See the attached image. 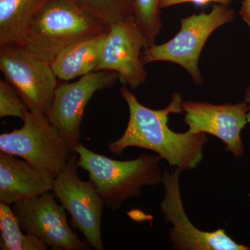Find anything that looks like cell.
<instances>
[{"instance_id":"21","label":"cell","mask_w":250,"mask_h":250,"mask_svg":"<svg viewBox=\"0 0 250 250\" xmlns=\"http://www.w3.org/2000/svg\"><path fill=\"white\" fill-rule=\"evenodd\" d=\"M240 15L250 28V0H243Z\"/></svg>"},{"instance_id":"20","label":"cell","mask_w":250,"mask_h":250,"mask_svg":"<svg viewBox=\"0 0 250 250\" xmlns=\"http://www.w3.org/2000/svg\"><path fill=\"white\" fill-rule=\"evenodd\" d=\"M234 0H161L159 7H170L174 5L184 4V3H194L197 5H205L207 3L215 2V4L229 5Z\"/></svg>"},{"instance_id":"8","label":"cell","mask_w":250,"mask_h":250,"mask_svg":"<svg viewBox=\"0 0 250 250\" xmlns=\"http://www.w3.org/2000/svg\"><path fill=\"white\" fill-rule=\"evenodd\" d=\"M181 171H163L164 196L161 213L166 223L172 224L168 232L172 249L177 250H250V246L240 244L223 229L213 231L199 229L188 218L179 187Z\"/></svg>"},{"instance_id":"3","label":"cell","mask_w":250,"mask_h":250,"mask_svg":"<svg viewBox=\"0 0 250 250\" xmlns=\"http://www.w3.org/2000/svg\"><path fill=\"white\" fill-rule=\"evenodd\" d=\"M106 25L64 0H47L34 16L22 47L52 63L63 49L108 32Z\"/></svg>"},{"instance_id":"5","label":"cell","mask_w":250,"mask_h":250,"mask_svg":"<svg viewBox=\"0 0 250 250\" xmlns=\"http://www.w3.org/2000/svg\"><path fill=\"white\" fill-rule=\"evenodd\" d=\"M235 12L228 5L215 4L208 14L201 13L181 19V29L171 40L143 49L141 59L145 64L168 62L183 67L194 82L203 83L199 69L202 49L210 34L220 26L231 22Z\"/></svg>"},{"instance_id":"14","label":"cell","mask_w":250,"mask_h":250,"mask_svg":"<svg viewBox=\"0 0 250 250\" xmlns=\"http://www.w3.org/2000/svg\"><path fill=\"white\" fill-rule=\"evenodd\" d=\"M106 34L78 41L59 53L51 63L57 78L69 81L96 72Z\"/></svg>"},{"instance_id":"9","label":"cell","mask_w":250,"mask_h":250,"mask_svg":"<svg viewBox=\"0 0 250 250\" xmlns=\"http://www.w3.org/2000/svg\"><path fill=\"white\" fill-rule=\"evenodd\" d=\"M50 192L14 204L13 211L22 231L37 237L54 250L89 249L90 245L81 241L72 231L66 209L57 204L55 194Z\"/></svg>"},{"instance_id":"17","label":"cell","mask_w":250,"mask_h":250,"mask_svg":"<svg viewBox=\"0 0 250 250\" xmlns=\"http://www.w3.org/2000/svg\"><path fill=\"white\" fill-rule=\"evenodd\" d=\"M110 26L133 16L132 0H64Z\"/></svg>"},{"instance_id":"1","label":"cell","mask_w":250,"mask_h":250,"mask_svg":"<svg viewBox=\"0 0 250 250\" xmlns=\"http://www.w3.org/2000/svg\"><path fill=\"white\" fill-rule=\"evenodd\" d=\"M121 93L129 107V119L123 136L108 144L113 154L120 156L126 148L136 147L153 151L181 172L198 166L208 141L207 134H193L188 130L176 133L167 125L170 114L184 113L180 94H173L167 107L155 110L141 104L126 87L121 88Z\"/></svg>"},{"instance_id":"12","label":"cell","mask_w":250,"mask_h":250,"mask_svg":"<svg viewBox=\"0 0 250 250\" xmlns=\"http://www.w3.org/2000/svg\"><path fill=\"white\" fill-rule=\"evenodd\" d=\"M184 122L193 134L205 133L221 140L225 149L236 159L244 154L241 131L248 123V104H212L202 102H183Z\"/></svg>"},{"instance_id":"23","label":"cell","mask_w":250,"mask_h":250,"mask_svg":"<svg viewBox=\"0 0 250 250\" xmlns=\"http://www.w3.org/2000/svg\"><path fill=\"white\" fill-rule=\"evenodd\" d=\"M249 197H250V195H249Z\"/></svg>"},{"instance_id":"10","label":"cell","mask_w":250,"mask_h":250,"mask_svg":"<svg viewBox=\"0 0 250 250\" xmlns=\"http://www.w3.org/2000/svg\"><path fill=\"white\" fill-rule=\"evenodd\" d=\"M118 80L116 72L100 70L81 77L73 83L57 85L47 118L73 149L80 143L81 125L87 104L96 92L111 88Z\"/></svg>"},{"instance_id":"18","label":"cell","mask_w":250,"mask_h":250,"mask_svg":"<svg viewBox=\"0 0 250 250\" xmlns=\"http://www.w3.org/2000/svg\"><path fill=\"white\" fill-rule=\"evenodd\" d=\"M160 1L132 0L135 20L146 37L149 47L155 44L156 38L162 27L159 7Z\"/></svg>"},{"instance_id":"11","label":"cell","mask_w":250,"mask_h":250,"mask_svg":"<svg viewBox=\"0 0 250 250\" xmlns=\"http://www.w3.org/2000/svg\"><path fill=\"white\" fill-rule=\"evenodd\" d=\"M148 47L134 15L111 24L97 71L116 72L123 85L138 88L147 79V72L141 53Z\"/></svg>"},{"instance_id":"15","label":"cell","mask_w":250,"mask_h":250,"mask_svg":"<svg viewBox=\"0 0 250 250\" xmlns=\"http://www.w3.org/2000/svg\"><path fill=\"white\" fill-rule=\"evenodd\" d=\"M47 0H0V47L22 46L34 16Z\"/></svg>"},{"instance_id":"6","label":"cell","mask_w":250,"mask_h":250,"mask_svg":"<svg viewBox=\"0 0 250 250\" xmlns=\"http://www.w3.org/2000/svg\"><path fill=\"white\" fill-rule=\"evenodd\" d=\"M0 70L29 111L47 116L59 84L50 63L22 46L4 45L0 47Z\"/></svg>"},{"instance_id":"4","label":"cell","mask_w":250,"mask_h":250,"mask_svg":"<svg viewBox=\"0 0 250 250\" xmlns=\"http://www.w3.org/2000/svg\"><path fill=\"white\" fill-rule=\"evenodd\" d=\"M22 121L21 129L0 135V150L56 178L76 152L47 116L29 111Z\"/></svg>"},{"instance_id":"13","label":"cell","mask_w":250,"mask_h":250,"mask_svg":"<svg viewBox=\"0 0 250 250\" xmlns=\"http://www.w3.org/2000/svg\"><path fill=\"white\" fill-rule=\"evenodd\" d=\"M55 178L27 161L0 153V202L10 205L52 191Z\"/></svg>"},{"instance_id":"2","label":"cell","mask_w":250,"mask_h":250,"mask_svg":"<svg viewBox=\"0 0 250 250\" xmlns=\"http://www.w3.org/2000/svg\"><path fill=\"white\" fill-rule=\"evenodd\" d=\"M74 149L79 166L88 172L105 205L112 210L119 209L128 199L139 197L143 187L162 183L161 158L158 154H143L123 161L96 154L81 143Z\"/></svg>"},{"instance_id":"19","label":"cell","mask_w":250,"mask_h":250,"mask_svg":"<svg viewBox=\"0 0 250 250\" xmlns=\"http://www.w3.org/2000/svg\"><path fill=\"white\" fill-rule=\"evenodd\" d=\"M29 108L16 90L6 80H0V117L14 116L24 119Z\"/></svg>"},{"instance_id":"16","label":"cell","mask_w":250,"mask_h":250,"mask_svg":"<svg viewBox=\"0 0 250 250\" xmlns=\"http://www.w3.org/2000/svg\"><path fill=\"white\" fill-rule=\"evenodd\" d=\"M0 230L1 250H46L47 245L37 237L24 234L12 208L0 202Z\"/></svg>"},{"instance_id":"7","label":"cell","mask_w":250,"mask_h":250,"mask_svg":"<svg viewBox=\"0 0 250 250\" xmlns=\"http://www.w3.org/2000/svg\"><path fill=\"white\" fill-rule=\"evenodd\" d=\"M77 152L69 159L54 181L52 192L70 213L74 228L83 233L87 243L96 250L104 249L101 221L105 204L91 180L79 177Z\"/></svg>"},{"instance_id":"22","label":"cell","mask_w":250,"mask_h":250,"mask_svg":"<svg viewBox=\"0 0 250 250\" xmlns=\"http://www.w3.org/2000/svg\"><path fill=\"white\" fill-rule=\"evenodd\" d=\"M245 102L248 105V123L250 124V85L247 88L246 95H245Z\"/></svg>"}]
</instances>
